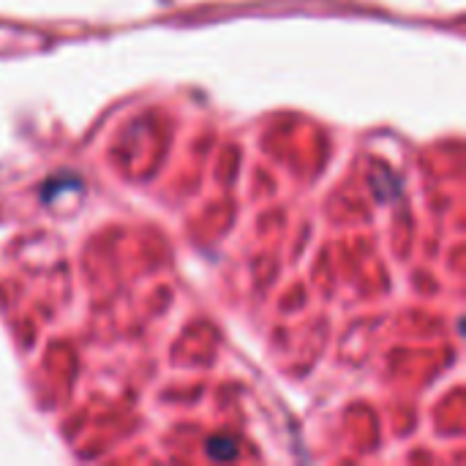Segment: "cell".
<instances>
[{"label":"cell","instance_id":"1","mask_svg":"<svg viewBox=\"0 0 466 466\" xmlns=\"http://www.w3.org/2000/svg\"><path fill=\"white\" fill-rule=\"evenodd\" d=\"M205 453L213 461H235L238 459V442L232 437H210L205 442Z\"/></svg>","mask_w":466,"mask_h":466}]
</instances>
